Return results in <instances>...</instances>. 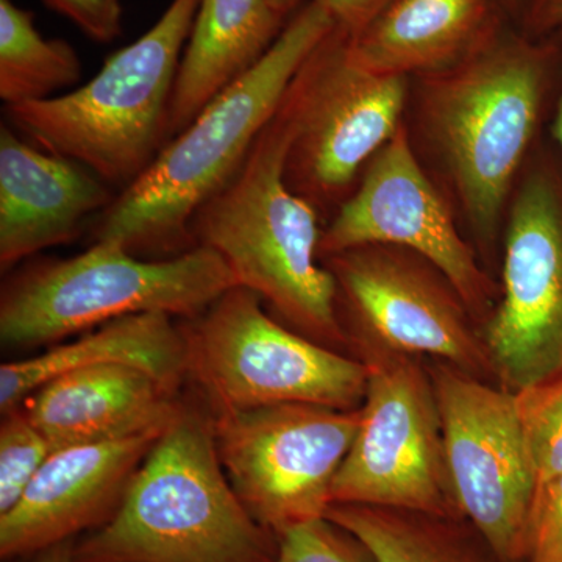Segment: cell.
<instances>
[{"label": "cell", "instance_id": "1", "mask_svg": "<svg viewBox=\"0 0 562 562\" xmlns=\"http://www.w3.org/2000/svg\"><path fill=\"white\" fill-rule=\"evenodd\" d=\"M333 29L335 22L313 0L295 11L268 54L116 195L99 217L95 241L120 244L138 257L195 247V213L241 168L299 70Z\"/></svg>", "mask_w": 562, "mask_h": 562}, {"label": "cell", "instance_id": "2", "mask_svg": "<svg viewBox=\"0 0 562 562\" xmlns=\"http://www.w3.org/2000/svg\"><path fill=\"white\" fill-rule=\"evenodd\" d=\"M291 88L241 168L203 203L191 224L195 246L220 254L238 286L257 294L288 327L335 350L350 349L338 286L321 265L317 209L286 180L294 136Z\"/></svg>", "mask_w": 562, "mask_h": 562}, {"label": "cell", "instance_id": "3", "mask_svg": "<svg viewBox=\"0 0 562 562\" xmlns=\"http://www.w3.org/2000/svg\"><path fill=\"white\" fill-rule=\"evenodd\" d=\"M271 538L225 475L213 419L180 408L76 562H273Z\"/></svg>", "mask_w": 562, "mask_h": 562}, {"label": "cell", "instance_id": "4", "mask_svg": "<svg viewBox=\"0 0 562 562\" xmlns=\"http://www.w3.org/2000/svg\"><path fill=\"white\" fill-rule=\"evenodd\" d=\"M557 54L546 38L506 31L460 65L420 77L422 124L484 239L535 136Z\"/></svg>", "mask_w": 562, "mask_h": 562}, {"label": "cell", "instance_id": "5", "mask_svg": "<svg viewBox=\"0 0 562 562\" xmlns=\"http://www.w3.org/2000/svg\"><path fill=\"white\" fill-rule=\"evenodd\" d=\"M199 5L172 0L149 31L76 90L5 106L14 131L125 190L168 143L173 88Z\"/></svg>", "mask_w": 562, "mask_h": 562}, {"label": "cell", "instance_id": "6", "mask_svg": "<svg viewBox=\"0 0 562 562\" xmlns=\"http://www.w3.org/2000/svg\"><path fill=\"white\" fill-rule=\"evenodd\" d=\"M236 286L224 258L205 246L143 260L120 244L94 241L77 257L31 266L5 284L0 338L27 349L135 314L192 319Z\"/></svg>", "mask_w": 562, "mask_h": 562}, {"label": "cell", "instance_id": "7", "mask_svg": "<svg viewBox=\"0 0 562 562\" xmlns=\"http://www.w3.org/2000/svg\"><path fill=\"white\" fill-rule=\"evenodd\" d=\"M191 321L183 330L188 373L216 413L284 403L360 408L368 384L364 362L273 319L246 288L225 292Z\"/></svg>", "mask_w": 562, "mask_h": 562}, {"label": "cell", "instance_id": "8", "mask_svg": "<svg viewBox=\"0 0 562 562\" xmlns=\"http://www.w3.org/2000/svg\"><path fill=\"white\" fill-rule=\"evenodd\" d=\"M355 353L368 368V384L357 435L333 483L331 505L462 519L430 371L419 358L376 349Z\"/></svg>", "mask_w": 562, "mask_h": 562}, {"label": "cell", "instance_id": "9", "mask_svg": "<svg viewBox=\"0 0 562 562\" xmlns=\"http://www.w3.org/2000/svg\"><path fill=\"white\" fill-rule=\"evenodd\" d=\"M350 349L427 357L495 383L482 325L443 273L413 251L368 246L324 258Z\"/></svg>", "mask_w": 562, "mask_h": 562}, {"label": "cell", "instance_id": "10", "mask_svg": "<svg viewBox=\"0 0 562 562\" xmlns=\"http://www.w3.org/2000/svg\"><path fill=\"white\" fill-rule=\"evenodd\" d=\"M358 425L360 408L342 412L308 403L216 413L213 419L217 454L233 491L273 536L324 519Z\"/></svg>", "mask_w": 562, "mask_h": 562}, {"label": "cell", "instance_id": "11", "mask_svg": "<svg viewBox=\"0 0 562 562\" xmlns=\"http://www.w3.org/2000/svg\"><path fill=\"white\" fill-rule=\"evenodd\" d=\"M430 371L458 512L497 562H524L536 482L516 395L453 366Z\"/></svg>", "mask_w": 562, "mask_h": 562}, {"label": "cell", "instance_id": "12", "mask_svg": "<svg viewBox=\"0 0 562 562\" xmlns=\"http://www.w3.org/2000/svg\"><path fill=\"white\" fill-rule=\"evenodd\" d=\"M295 125L286 161L292 190L314 206L341 205L369 161L402 127L408 79L362 69L333 29L291 85Z\"/></svg>", "mask_w": 562, "mask_h": 562}, {"label": "cell", "instance_id": "13", "mask_svg": "<svg viewBox=\"0 0 562 562\" xmlns=\"http://www.w3.org/2000/svg\"><path fill=\"white\" fill-rule=\"evenodd\" d=\"M368 246L413 251L447 277L480 325L498 294L475 251L458 232L452 210L424 171L405 125L369 161L360 184L322 232L324 258Z\"/></svg>", "mask_w": 562, "mask_h": 562}, {"label": "cell", "instance_id": "14", "mask_svg": "<svg viewBox=\"0 0 562 562\" xmlns=\"http://www.w3.org/2000/svg\"><path fill=\"white\" fill-rule=\"evenodd\" d=\"M483 336L505 390L562 369V201L547 177H530L514 199L502 286Z\"/></svg>", "mask_w": 562, "mask_h": 562}, {"label": "cell", "instance_id": "15", "mask_svg": "<svg viewBox=\"0 0 562 562\" xmlns=\"http://www.w3.org/2000/svg\"><path fill=\"white\" fill-rule=\"evenodd\" d=\"M166 427L52 452L21 501L0 514L2 558L38 553L101 520Z\"/></svg>", "mask_w": 562, "mask_h": 562}, {"label": "cell", "instance_id": "16", "mask_svg": "<svg viewBox=\"0 0 562 562\" xmlns=\"http://www.w3.org/2000/svg\"><path fill=\"white\" fill-rule=\"evenodd\" d=\"M116 195L80 162L32 146L0 127V266L2 271L72 241L81 225Z\"/></svg>", "mask_w": 562, "mask_h": 562}, {"label": "cell", "instance_id": "17", "mask_svg": "<svg viewBox=\"0 0 562 562\" xmlns=\"http://www.w3.org/2000/svg\"><path fill=\"white\" fill-rule=\"evenodd\" d=\"M172 392L136 366H94L50 380L25 412L55 452L166 427L181 408Z\"/></svg>", "mask_w": 562, "mask_h": 562}, {"label": "cell", "instance_id": "18", "mask_svg": "<svg viewBox=\"0 0 562 562\" xmlns=\"http://www.w3.org/2000/svg\"><path fill=\"white\" fill-rule=\"evenodd\" d=\"M498 0H392L353 38L351 60L383 76H430L460 65L508 31Z\"/></svg>", "mask_w": 562, "mask_h": 562}, {"label": "cell", "instance_id": "19", "mask_svg": "<svg viewBox=\"0 0 562 562\" xmlns=\"http://www.w3.org/2000/svg\"><path fill=\"white\" fill-rule=\"evenodd\" d=\"M288 21L271 0H201L181 57L169 110L176 138L233 81L268 54Z\"/></svg>", "mask_w": 562, "mask_h": 562}, {"label": "cell", "instance_id": "20", "mask_svg": "<svg viewBox=\"0 0 562 562\" xmlns=\"http://www.w3.org/2000/svg\"><path fill=\"white\" fill-rule=\"evenodd\" d=\"M103 364L136 366L176 390L188 373L183 330L169 314H135L27 360L5 362L0 368V409L7 414L20 408L33 392L63 373Z\"/></svg>", "mask_w": 562, "mask_h": 562}, {"label": "cell", "instance_id": "21", "mask_svg": "<svg viewBox=\"0 0 562 562\" xmlns=\"http://www.w3.org/2000/svg\"><path fill=\"white\" fill-rule=\"evenodd\" d=\"M325 519L353 536L372 562H487L454 519L362 505H331Z\"/></svg>", "mask_w": 562, "mask_h": 562}, {"label": "cell", "instance_id": "22", "mask_svg": "<svg viewBox=\"0 0 562 562\" xmlns=\"http://www.w3.org/2000/svg\"><path fill=\"white\" fill-rule=\"evenodd\" d=\"M80 77L81 61L69 43L44 38L31 10L0 0V99L7 106L55 98Z\"/></svg>", "mask_w": 562, "mask_h": 562}, {"label": "cell", "instance_id": "23", "mask_svg": "<svg viewBox=\"0 0 562 562\" xmlns=\"http://www.w3.org/2000/svg\"><path fill=\"white\" fill-rule=\"evenodd\" d=\"M514 395L536 482L541 484L562 472V369Z\"/></svg>", "mask_w": 562, "mask_h": 562}, {"label": "cell", "instance_id": "24", "mask_svg": "<svg viewBox=\"0 0 562 562\" xmlns=\"http://www.w3.org/2000/svg\"><path fill=\"white\" fill-rule=\"evenodd\" d=\"M3 416L5 419L0 427V514L9 513L21 501L29 484L54 452L27 412L13 409Z\"/></svg>", "mask_w": 562, "mask_h": 562}, {"label": "cell", "instance_id": "25", "mask_svg": "<svg viewBox=\"0 0 562 562\" xmlns=\"http://www.w3.org/2000/svg\"><path fill=\"white\" fill-rule=\"evenodd\" d=\"M273 562H372L353 536L328 519L295 525L277 536Z\"/></svg>", "mask_w": 562, "mask_h": 562}, {"label": "cell", "instance_id": "26", "mask_svg": "<svg viewBox=\"0 0 562 562\" xmlns=\"http://www.w3.org/2000/svg\"><path fill=\"white\" fill-rule=\"evenodd\" d=\"M524 562H562V472L536 487Z\"/></svg>", "mask_w": 562, "mask_h": 562}, {"label": "cell", "instance_id": "27", "mask_svg": "<svg viewBox=\"0 0 562 562\" xmlns=\"http://www.w3.org/2000/svg\"><path fill=\"white\" fill-rule=\"evenodd\" d=\"M72 21L88 38L111 43L122 33L121 0H43Z\"/></svg>", "mask_w": 562, "mask_h": 562}, {"label": "cell", "instance_id": "28", "mask_svg": "<svg viewBox=\"0 0 562 562\" xmlns=\"http://www.w3.org/2000/svg\"><path fill=\"white\" fill-rule=\"evenodd\" d=\"M313 2L327 11L338 31L353 38L364 31L392 0H313Z\"/></svg>", "mask_w": 562, "mask_h": 562}, {"label": "cell", "instance_id": "29", "mask_svg": "<svg viewBox=\"0 0 562 562\" xmlns=\"http://www.w3.org/2000/svg\"><path fill=\"white\" fill-rule=\"evenodd\" d=\"M519 21L520 32L531 38L562 32V0H527Z\"/></svg>", "mask_w": 562, "mask_h": 562}, {"label": "cell", "instance_id": "30", "mask_svg": "<svg viewBox=\"0 0 562 562\" xmlns=\"http://www.w3.org/2000/svg\"><path fill=\"white\" fill-rule=\"evenodd\" d=\"M33 562H76V546H74L72 539L55 543L49 549L36 553Z\"/></svg>", "mask_w": 562, "mask_h": 562}, {"label": "cell", "instance_id": "31", "mask_svg": "<svg viewBox=\"0 0 562 562\" xmlns=\"http://www.w3.org/2000/svg\"><path fill=\"white\" fill-rule=\"evenodd\" d=\"M306 2H308V0H271L273 10H276L284 21H290L292 14L301 10Z\"/></svg>", "mask_w": 562, "mask_h": 562}, {"label": "cell", "instance_id": "32", "mask_svg": "<svg viewBox=\"0 0 562 562\" xmlns=\"http://www.w3.org/2000/svg\"><path fill=\"white\" fill-rule=\"evenodd\" d=\"M498 2L502 3L503 9H505L509 18H517V20H519L527 0H498Z\"/></svg>", "mask_w": 562, "mask_h": 562}, {"label": "cell", "instance_id": "33", "mask_svg": "<svg viewBox=\"0 0 562 562\" xmlns=\"http://www.w3.org/2000/svg\"><path fill=\"white\" fill-rule=\"evenodd\" d=\"M553 135L554 139L558 140V144H560L562 150V95L560 99V103H558L557 116H554Z\"/></svg>", "mask_w": 562, "mask_h": 562}]
</instances>
